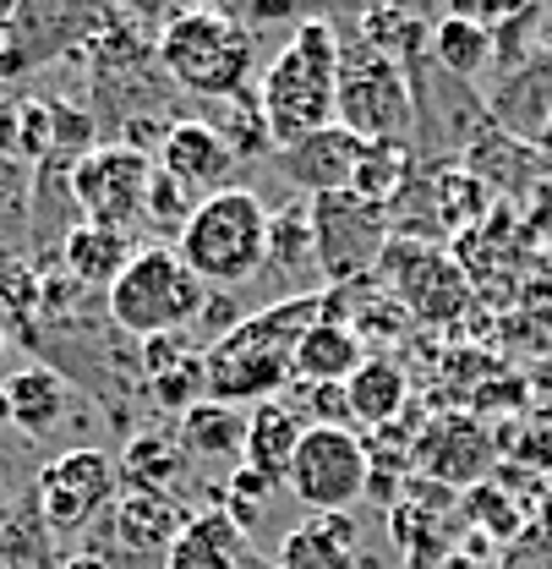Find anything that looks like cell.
I'll return each mask as SVG.
<instances>
[{
	"instance_id": "1",
	"label": "cell",
	"mask_w": 552,
	"mask_h": 569,
	"mask_svg": "<svg viewBox=\"0 0 552 569\" xmlns=\"http://www.w3.org/2000/svg\"><path fill=\"white\" fill-rule=\"evenodd\" d=\"M329 290L312 296H279L269 307L247 312L235 329H224L219 340L203 346V383L208 400L219 406H263L290 389V367H295V346L301 335L323 318Z\"/></svg>"
},
{
	"instance_id": "2",
	"label": "cell",
	"mask_w": 552,
	"mask_h": 569,
	"mask_svg": "<svg viewBox=\"0 0 552 569\" xmlns=\"http://www.w3.org/2000/svg\"><path fill=\"white\" fill-rule=\"evenodd\" d=\"M334 61H340V28L329 17H301L284 50L258 71L252 93L274 153L334 127Z\"/></svg>"
},
{
	"instance_id": "3",
	"label": "cell",
	"mask_w": 552,
	"mask_h": 569,
	"mask_svg": "<svg viewBox=\"0 0 552 569\" xmlns=\"http://www.w3.org/2000/svg\"><path fill=\"white\" fill-rule=\"evenodd\" d=\"M153 61L164 82H175L192 99H230L252 88L258 71V33L219 6H192L170 11L164 28L153 33Z\"/></svg>"
},
{
	"instance_id": "4",
	"label": "cell",
	"mask_w": 552,
	"mask_h": 569,
	"mask_svg": "<svg viewBox=\"0 0 552 569\" xmlns=\"http://www.w3.org/2000/svg\"><path fill=\"white\" fill-rule=\"evenodd\" d=\"M263 247H269V203L252 187H224L208 203L192 209V219L175 236L181 263L208 290H235V284L263 274Z\"/></svg>"
},
{
	"instance_id": "5",
	"label": "cell",
	"mask_w": 552,
	"mask_h": 569,
	"mask_svg": "<svg viewBox=\"0 0 552 569\" xmlns=\"http://www.w3.org/2000/svg\"><path fill=\"white\" fill-rule=\"evenodd\" d=\"M208 284L181 263L175 247L153 241V247H138L132 263L121 269V280L104 290V312L121 335H138V340H153V335H192L198 318H203Z\"/></svg>"
},
{
	"instance_id": "6",
	"label": "cell",
	"mask_w": 552,
	"mask_h": 569,
	"mask_svg": "<svg viewBox=\"0 0 552 569\" xmlns=\"http://www.w3.org/2000/svg\"><path fill=\"white\" fill-rule=\"evenodd\" d=\"M334 127H345L355 142H415L411 71L372 50L361 33H340Z\"/></svg>"
},
{
	"instance_id": "7",
	"label": "cell",
	"mask_w": 552,
	"mask_h": 569,
	"mask_svg": "<svg viewBox=\"0 0 552 569\" xmlns=\"http://www.w3.org/2000/svg\"><path fill=\"white\" fill-rule=\"evenodd\" d=\"M284 488L312 515H345L372 488L367 438H355V427H307V438L295 443V460L284 471Z\"/></svg>"
},
{
	"instance_id": "8",
	"label": "cell",
	"mask_w": 552,
	"mask_h": 569,
	"mask_svg": "<svg viewBox=\"0 0 552 569\" xmlns=\"http://www.w3.org/2000/svg\"><path fill=\"white\" fill-rule=\"evenodd\" d=\"M312 203V241H318V274L329 290L355 284L378 274L383 247L394 241L389 230V209L355 198V192H334V198H307Z\"/></svg>"
},
{
	"instance_id": "9",
	"label": "cell",
	"mask_w": 552,
	"mask_h": 569,
	"mask_svg": "<svg viewBox=\"0 0 552 569\" xmlns=\"http://www.w3.org/2000/svg\"><path fill=\"white\" fill-rule=\"evenodd\" d=\"M148 181H153V159L121 142H93L77 164H71V203L77 219L110 224V230H138L148 209Z\"/></svg>"
},
{
	"instance_id": "10",
	"label": "cell",
	"mask_w": 552,
	"mask_h": 569,
	"mask_svg": "<svg viewBox=\"0 0 552 569\" xmlns=\"http://www.w3.org/2000/svg\"><path fill=\"white\" fill-rule=\"evenodd\" d=\"M121 493L116 460L104 449H67L39 471V526L44 531H82Z\"/></svg>"
},
{
	"instance_id": "11",
	"label": "cell",
	"mask_w": 552,
	"mask_h": 569,
	"mask_svg": "<svg viewBox=\"0 0 552 569\" xmlns=\"http://www.w3.org/2000/svg\"><path fill=\"white\" fill-rule=\"evenodd\" d=\"M378 274L389 280L394 301H400L405 312H415V318H426V323H449V318H460V307H465V274H460L438 247H426V241H415V236H394V241L383 247Z\"/></svg>"
},
{
	"instance_id": "12",
	"label": "cell",
	"mask_w": 552,
	"mask_h": 569,
	"mask_svg": "<svg viewBox=\"0 0 552 569\" xmlns=\"http://www.w3.org/2000/svg\"><path fill=\"white\" fill-rule=\"evenodd\" d=\"M153 170L170 176L192 203H208L213 192H224V176L235 170V159H230L224 142L213 138L208 121H198V116H175L170 132H164V142H159V153H153Z\"/></svg>"
},
{
	"instance_id": "13",
	"label": "cell",
	"mask_w": 552,
	"mask_h": 569,
	"mask_svg": "<svg viewBox=\"0 0 552 569\" xmlns=\"http://www.w3.org/2000/svg\"><path fill=\"white\" fill-rule=\"evenodd\" d=\"M355 153L361 142L350 138L345 127H323L312 138L279 148V170L284 181L301 192V198H334V192H350V176H355Z\"/></svg>"
},
{
	"instance_id": "14",
	"label": "cell",
	"mask_w": 552,
	"mask_h": 569,
	"mask_svg": "<svg viewBox=\"0 0 552 569\" xmlns=\"http://www.w3.org/2000/svg\"><path fill=\"white\" fill-rule=\"evenodd\" d=\"M263 269L284 284V296H312V290H323V274H318V241H312V203H307V198H290V203L269 209Z\"/></svg>"
},
{
	"instance_id": "15",
	"label": "cell",
	"mask_w": 552,
	"mask_h": 569,
	"mask_svg": "<svg viewBox=\"0 0 552 569\" xmlns=\"http://www.w3.org/2000/svg\"><path fill=\"white\" fill-rule=\"evenodd\" d=\"M61 274L82 290H110L121 280V269L132 263L138 241L127 230H110V224H93V219H77L67 236H61Z\"/></svg>"
},
{
	"instance_id": "16",
	"label": "cell",
	"mask_w": 552,
	"mask_h": 569,
	"mask_svg": "<svg viewBox=\"0 0 552 569\" xmlns=\"http://www.w3.org/2000/svg\"><path fill=\"white\" fill-rule=\"evenodd\" d=\"M492 121H503V132L514 138H542L552 121V61L536 50L525 67H514L503 77V88L486 104Z\"/></svg>"
},
{
	"instance_id": "17",
	"label": "cell",
	"mask_w": 552,
	"mask_h": 569,
	"mask_svg": "<svg viewBox=\"0 0 552 569\" xmlns=\"http://www.w3.org/2000/svg\"><path fill=\"white\" fill-rule=\"evenodd\" d=\"M307 438V422L290 411V400H263L247 411V438H241V466L269 477V482H284L290 460H295V443Z\"/></svg>"
},
{
	"instance_id": "18",
	"label": "cell",
	"mask_w": 552,
	"mask_h": 569,
	"mask_svg": "<svg viewBox=\"0 0 552 569\" xmlns=\"http://www.w3.org/2000/svg\"><path fill=\"white\" fill-rule=\"evenodd\" d=\"M415 455H421V466L432 471V482H476L486 466H492V443H486V432L471 417H449V422H438L421 443H415Z\"/></svg>"
},
{
	"instance_id": "19",
	"label": "cell",
	"mask_w": 552,
	"mask_h": 569,
	"mask_svg": "<svg viewBox=\"0 0 552 569\" xmlns=\"http://www.w3.org/2000/svg\"><path fill=\"white\" fill-rule=\"evenodd\" d=\"M361 361H367V340L340 318H318L295 346L290 383H345Z\"/></svg>"
},
{
	"instance_id": "20",
	"label": "cell",
	"mask_w": 552,
	"mask_h": 569,
	"mask_svg": "<svg viewBox=\"0 0 552 569\" xmlns=\"http://www.w3.org/2000/svg\"><path fill=\"white\" fill-rule=\"evenodd\" d=\"M0 395H6L11 427H22L28 438H50L71 406V383L56 367H22L0 383Z\"/></svg>"
},
{
	"instance_id": "21",
	"label": "cell",
	"mask_w": 552,
	"mask_h": 569,
	"mask_svg": "<svg viewBox=\"0 0 552 569\" xmlns=\"http://www.w3.org/2000/svg\"><path fill=\"white\" fill-rule=\"evenodd\" d=\"M116 509V537L138 553H170V542L181 537V526L192 520L170 493H153V488H127V493L110 503Z\"/></svg>"
},
{
	"instance_id": "22",
	"label": "cell",
	"mask_w": 552,
	"mask_h": 569,
	"mask_svg": "<svg viewBox=\"0 0 552 569\" xmlns=\"http://www.w3.org/2000/svg\"><path fill=\"white\" fill-rule=\"evenodd\" d=\"M274 569H355V520L307 515L274 553Z\"/></svg>"
},
{
	"instance_id": "23",
	"label": "cell",
	"mask_w": 552,
	"mask_h": 569,
	"mask_svg": "<svg viewBox=\"0 0 552 569\" xmlns=\"http://www.w3.org/2000/svg\"><path fill=\"white\" fill-rule=\"evenodd\" d=\"M164 569H247V531L230 526L219 509L192 515L181 526V537L170 542Z\"/></svg>"
},
{
	"instance_id": "24",
	"label": "cell",
	"mask_w": 552,
	"mask_h": 569,
	"mask_svg": "<svg viewBox=\"0 0 552 569\" xmlns=\"http://www.w3.org/2000/svg\"><path fill=\"white\" fill-rule=\"evenodd\" d=\"M411 400V378L394 356H367L355 372L345 378V406L350 422L361 427H389Z\"/></svg>"
},
{
	"instance_id": "25",
	"label": "cell",
	"mask_w": 552,
	"mask_h": 569,
	"mask_svg": "<svg viewBox=\"0 0 552 569\" xmlns=\"http://www.w3.org/2000/svg\"><path fill=\"white\" fill-rule=\"evenodd\" d=\"M411 176H415V142H361L350 192L378 203V209H389V203H400Z\"/></svg>"
},
{
	"instance_id": "26",
	"label": "cell",
	"mask_w": 552,
	"mask_h": 569,
	"mask_svg": "<svg viewBox=\"0 0 552 569\" xmlns=\"http://www.w3.org/2000/svg\"><path fill=\"white\" fill-rule=\"evenodd\" d=\"M426 61L443 71V77H454V82H471V77H482V71L492 67V33L449 11V17H438V22H432Z\"/></svg>"
},
{
	"instance_id": "27",
	"label": "cell",
	"mask_w": 552,
	"mask_h": 569,
	"mask_svg": "<svg viewBox=\"0 0 552 569\" xmlns=\"http://www.w3.org/2000/svg\"><path fill=\"white\" fill-rule=\"evenodd\" d=\"M355 33L372 44V50H383L394 67L411 71L415 61H426V39H432V22L421 17V11H400V6H372V11H361L355 17Z\"/></svg>"
},
{
	"instance_id": "28",
	"label": "cell",
	"mask_w": 552,
	"mask_h": 569,
	"mask_svg": "<svg viewBox=\"0 0 552 569\" xmlns=\"http://www.w3.org/2000/svg\"><path fill=\"white\" fill-rule=\"evenodd\" d=\"M241 438H247V417L219 400H198L192 411H181V432H175V443L198 460H241Z\"/></svg>"
},
{
	"instance_id": "29",
	"label": "cell",
	"mask_w": 552,
	"mask_h": 569,
	"mask_svg": "<svg viewBox=\"0 0 552 569\" xmlns=\"http://www.w3.org/2000/svg\"><path fill=\"white\" fill-rule=\"evenodd\" d=\"M203 104H208V116H198V121L213 127V138L230 148V159H263V153H274L252 88H241V93H230V99H203Z\"/></svg>"
},
{
	"instance_id": "30",
	"label": "cell",
	"mask_w": 552,
	"mask_h": 569,
	"mask_svg": "<svg viewBox=\"0 0 552 569\" xmlns=\"http://www.w3.org/2000/svg\"><path fill=\"white\" fill-rule=\"evenodd\" d=\"M181 460L187 449L170 438V432H138L127 443V466H132V488H153V493H170V482L181 477Z\"/></svg>"
},
{
	"instance_id": "31",
	"label": "cell",
	"mask_w": 552,
	"mask_h": 569,
	"mask_svg": "<svg viewBox=\"0 0 552 569\" xmlns=\"http://www.w3.org/2000/svg\"><path fill=\"white\" fill-rule=\"evenodd\" d=\"M0 569H56L50 531L39 520H6L0 526Z\"/></svg>"
},
{
	"instance_id": "32",
	"label": "cell",
	"mask_w": 552,
	"mask_h": 569,
	"mask_svg": "<svg viewBox=\"0 0 552 569\" xmlns=\"http://www.w3.org/2000/svg\"><path fill=\"white\" fill-rule=\"evenodd\" d=\"M290 411L307 427H350L345 383H290Z\"/></svg>"
},
{
	"instance_id": "33",
	"label": "cell",
	"mask_w": 552,
	"mask_h": 569,
	"mask_svg": "<svg viewBox=\"0 0 552 569\" xmlns=\"http://www.w3.org/2000/svg\"><path fill=\"white\" fill-rule=\"evenodd\" d=\"M269 498H274V482H269V477H258V471L235 466V477L224 482V509H219V515H224L230 526H241V531H247V526H258V515H263V503H269Z\"/></svg>"
},
{
	"instance_id": "34",
	"label": "cell",
	"mask_w": 552,
	"mask_h": 569,
	"mask_svg": "<svg viewBox=\"0 0 552 569\" xmlns=\"http://www.w3.org/2000/svg\"><path fill=\"white\" fill-rule=\"evenodd\" d=\"M0 422H11V411H6V395H0Z\"/></svg>"
},
{
	"instance_id": "35",
	"label": "cell",
	"mask_w": 552,
	"mask_h": 569,
	"mask_svg": "<svg viewBox=\"0 0 552 569\" xmlns=\"http://www.w3.org/2000/svg\"><path fill=\"white\" fill-rule=\"evenodd\" d=\"M542 142H548V148H552V121H548V132H542Z\"/></svg>"
},
{
	"instance_id": "36",
	"label": "cell",
	"mask_w": 552,
	"mask_h": 569,
	"mask_svg": "<svg viewBox=\"0 0 552 569\" xmlns=\"http://www.w3.org/2000/svg\"><path fill=\"white\" fill-rule=\"evenodd\" d=\"M0 509H6V482H0Z\"/></svg>"
}]
</instances>
